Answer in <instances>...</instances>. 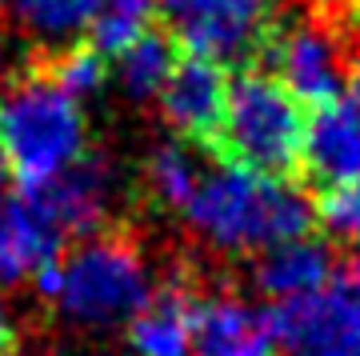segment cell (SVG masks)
Returning a JSON list of instances; mask_svg holds the SVG:
<instances>
[{
    "label": "cell",
    "instance_id": "cell-25",
    "mask_svg": "<svg viewBox=\"0 0 360 356\" xmlns=\"http://www.w3.org/2000/svg\"><path fill=\"white\" fill-rule=\"evenodd\" d=\"M0 8H8V0H0Z\"/></svg>",
    "mask_w": 360,
    "mask_h": 356
},
{
    "label": "cell",
    "instance_id": "cell-6",
    "mask_svg": "<svg viewBox=\"0 0 360 356\" xmlns=\"http://www.w3.org/2000/svg\"><path fill=\"white\" fill-rule=\"evenodd\" d=\"M281 352L288 356H360V253L336 265L316 296L272 305Z\"/></svg>",
    "mask_w": 360,
    "mask_h": 356
},
{
    "label": "cell",
    "instance_id": "cell-13",
    "mask_svg": "<svg viewBox=\"0 0 360 356\" xmlns=\"http://www.w3.org/2000/svg\"><path fill=\"white\" fill-rule=\"evenodd\" d=\"M333 272H336L333 244L316 241V236H296V241L272 244L257 256L252 284L272 305H296V300H309V296L321 293L333 280Z\"/></svg>",
    "mask_w": 360,
    "mask_h": 356
},
{
    "label": "cell",
    "instance_id": "cell-21",
    "mask_svg": "<svg viewBox=\"0 0 360 356\" xmlns=\"http://www.w3.org/2000/svg\"><path fill=\"white\" fill-rule=\"evenodd\" d=\"M16 341H20V332H16V320H13V308L0 293V356H16Z\"/></svg>",
    "mask_w": 360,
    "mask_h": 356
},
{
    "label": "cell",
    "instance_id": "cell-9",
    "mask_svg": "<svg viewBox=\"0 0 360 356\" xmlns=\"http://www.w3.org/2000/svg\"><path fill=\"white\" fill-rule=\"evenodd\" d=\"M229 89L232 80L224 72V64L188 52V56H180L176 72L168 77L165 92H160V113L180 140L208 148L220 132V120H224Z\"/></svg>",
    "mask_w": 360,
    "mask_h": 356
},
{
    "label": "cell",
    "instance_id": "cell-3",
    "mask_svg": "<svg viewBox=\"0 0 360 356\" xmlns=\"http://www.w3.org/2000/svg\"><path fill=\"white\" fill-rule=\"evenodd\" d=\"M309 104L292 96L272 72H240L229 89L224 120L208 153L224 165L288 180L304 160Z\"/></svg>",
    "mask_w": 360,
    "mask_h": 356
},
{
    "label": "cell",
    "instance_id": "cell-18",
    "mask_svg": "<svg viewBox=\"0 0 360 356\" xmlns=\"http://www.w3.org/2000/svg\"><path fill=\"white\" fill-rule=\"evenodd\" d=\"M156 13H160V0H104L84 40L112 61L116 52H124L132 40L153 28Z\"/></svg>",
    "mask_w": 360,
    "mask_h": 356
},
{
    "label": "cell",
    "instance_id": "cell-17",
    "mask_svg": "<svg viewBox=\"0 0 360 356\" xmlns=\"http://www.w3.org/2000/svg\"><path fill=\"white\" fill-rule=\"evenodd\" d=\"M141 177H144V192L153 196V204L184 212V204L193 201V192L205 180V168H200L188 140H160L153 153L144 156Z\"/></svg>",
    "mask_w": 360,
    "mask_h": 356
},
{
    "label": "cell",
    "instance_id": "cell-5",
    "mask_svg": "<svg viewBox=\"0 0 360 356\" xmlns=\"http://www.w3.org/2000/svg\"><path fill=\"white\" fill-rule=\"evenodd\" d=\"M160 16L180 49L229 68L269 44L276 0H160Z\"/></svg>",
    "mask_w": 360,
    "mask_h": 356
},
{
    "label": "cell",
    "instance_id": "cell-2",
    "mask_svg": "<svg viewBox=\"0 0 360 356\" xmlns=\"http://www.w3.org/2000/svg\"><path fill=\"white\" fill-rule=\"evenodd\" d=\"M0 148L20 189H40L89 153V120L68 89L32 64L0 89Z\"/></svg>",
    "mask_w": 360,
    "mask_h": 356
},
{
    "label": "cell",
    "instance_id": "cell-19",
    "mask_svg": "<svg viewBox=\"0 0 360 356\" xmlns=\"http://www.w3.org/2000/svg\"><path fill=\"white\" fill-rule=\"evenodd\" d=\"M40 68L49 72L60 89H68L77 101H89L96 92L108 84L112 77V68H108V56L101 49H92L89 40H80V44H68V49L52 52L40 61Z\"/></svg>",
    "mask_w": 360,
    "mask_h": 356
},
{
    "label": "cell",
    "instance_id": "cell-4",
    "mask_svg": "<svg viewBox=\"0 0 360 356\" xmlns=\"http://www.w3.org/2000/svg\"><path fill=\"white\" fill-rule=\"evenodd\" d=\"M148 296L153 280L141 248L129 232L104 229L60 256V288L52 305L77 329H116L129 324Z\"/></svg>",
    "mask_w": 360,
    "mask_h": 356
},
{
    "label": "cell",
    "instance_id": "cell-7",
    "mask_svg": "<svg viewBox=\"0 0 360 356\" xmlns=\"http://www.w3.org/2000/svg\"><path fill=\"white\" fill-rule=\"evenodd\" d=\"M264 49L272 61V77L312 108L336 101L352 77L345 40L324 16H300L276 25Z\"/></svg>",
    "mask_w": 360,
    "mask_h": 356
},
{
    "label": "cell",
    "instance_id": "cell-12",
    "mask_svg": "<svg viewBox=\"0 0 360 356\" xmlns=\"http://www.w3.org/2000/svg\"><path fill=\"white\" fill-rule=\"evenodd\" d=\"M65 232L44 212L32 192H13L0 212V284L32 280L40 268L60 256Z\"/></svg>",
    "mask_w": 360,
    "mask_h": 356
},
{
    "label": "cell",
    "instance_id": "cell-24",
    "mask_svg": "<svg viewBox=\"0 0 360 356\" xmlns=\"http://www.w3.org/2000/svg\"><path fill=\"white\" fill-rule=\"evenodd\" d=\"M92 356H120V352H92Z\"/></svg>",
    "mask_w": 360,
    "mask_h": 356
},
{
    "label": "cell",
    "instance_id": "cell-14",
    "mask_svg": "<svg viewBox=\"0 0 360 356\" xmlns=\"http://www.w3.org/2000/svg\"><path fill=\"white\" fill-rule=\"evenodd\" d=\"M196 308H200V296L184 280L160 284L144 300L141 312L129 320L132 356H193Z\"/></svg>",
    "mask_w": 360,
    "mask_h": 356
},
{
    "label": "cell",
    "instance_id": "cell-8",
    "mask_svg": "<svg viewBox=\"0 0 360 356\" xmlns=\"http://www.w3.org/2000/svg\"><path fill=\"white\" fill-rule=\"evenodd\" d=\"M32 192L44 212L56 220V229L68 236H96V232L112 229L116 204H120V172L104 153H84L77 165H68L60 177H52L40 189H25Z\"/></svg>",
    "mask_w": 360,
    "mask_h": 356
},
{
    "label": "cell",
    "instance_id": "cell-15",
    "mask_svg": "<svg viewBox=\"0 0 360 356\" xmlns=\"http://www.w3.org/2000/svg\"><path fill=\"white\" fill-rule=\"evenodd\" d=\"M180 64V44L168 28H148L144 37H136L124 52L112 56V80L116 89L129 101H160L168 77Z\"/></svg>",
    "mask_w": 360,
    "mask_h": 356
},
{
    "label": "cell",
    "instance_id": "cell-1",
    "mask_svg": "<svg viewBox=\"0 0 360 356\" xmlns=\"http://www.w3.org/2000/svg\"><path fill=\"white\" fill-rule=\"evenodd\" d=\"M184 220L208 248L229 256H260L272 244L309 236L316 224L312 204L288 180L260 177L224 160L205 172L200 189L184 204Z\"/></svg>",
    "mask_w": 360,
    "mask_h": 356
},
{
    "label": "cell",
    "instance_id": "cell-16",
    "mask_svg": "<svg viewBox=\"0 0 360 356\" xmlns=\"http://www.w3.org/2000/svg\"><path fill=\"white\" fill-rule=\"evenodd\" d=\"M101 4L104 0H8V13L16 28L28 40H37L44 56H52L89 37Z\"/></svg>",
    "mask_w": 360,
    "mask_h": 356
},
{
    "label": "cell",
    "instance_id": "cell-11",
    "mask_svg": "<svg viewBox=\"0 0 360 356\" xmlns=\"http://www.w3.org/2000/svg\"><path fill=\"white\" fill-rule=\"evenodd\" d=\"M312 189H336L360 180V108L345 92L336 101L309 113V136H304V160Z\"/></svg>",
    "mask_w": 360,
    "mask_h": 356
},
{
    "label": "cell",
    "instance_id": "cell-20",
    "mask_svg": "<svg viewBox=\"0 0 360 356\" xmlns=\"http://www.w3.org/2000/svg\"><path fill=\"white\" fill-rule=\"evenodd\" d=\"M312 220L324 229V236L336 244H356L360 248V180L356 184H336L316 192Z\"/></svg>",
    "mask_w": 360,
    "mask_h": 356
},
{
    "label": "cell",
    "instance_id": "cell-23",
    "mask_svg": "<svg viewBox=\"0 0 360 356\" xmlns=\"http://www.w3.org/2000/svg\"><path fill=\"white\" fill-rule=\"evenodd\" d=\"M8 180H13V172H8V160H4V148H0V189H8Z\"/></svg>",
    "mask_w": 360,
    "mask_h": 356
},
{
    "label": "cell",
    "instance_id": "cell-22",
    "mask_svg": "<svg viewBox=\"0 0 360 356\" xmlns=\"http://www.w3.org/2000/svg\"><path fill=\"white\" fill-rule=\"evenodd\" d=\"M13 80V44H8V32H0V89Z\"/></svg>",
    "mask_w": 360,
    "mask_h": 356
},
{
    "label": "cell",
    "instance_id": "cell-10",
    "mask_svg": "<svg viewBox=\"0 0 360 356\" xmlns=\"http://www.w3.org/2000/svg\"><path fill=\"white\" fill-rule=\"evenodd\" d=\"M193 356H281L272 312L229 293L200 296Z\"/></svg>",
    "mask_w": 360,
    "mask_h": 356
}]
</instances>
